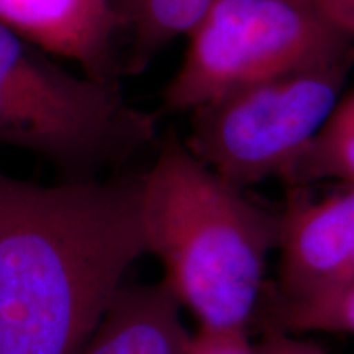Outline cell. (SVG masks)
Masks as SVG:
<instances>
[{
  "instance_id": "1",
  "label": "cell",
  "mask_w": 354,
  "mask_h": 354,
  "mask_svg": "<svg viewBox=\"0 0 354 354\" xmlns=\"http://www.w3.org/2000/svg\"><path fill=\"white\" fill-rule=\"evenodd\" d=\"M145 254L141 172L41 185L0 171V354H79Z\"/></svg>"
},
{
  "instance_id": "2",
  "label": "cell",
  "mask_w": 354,
  "mask_h": 354,
  "mask_svg": "<svg viewBox=\"0 0 354 354\" xmlns=\"http://www.w3.org/2000/svg\"><path fill=\"white\" fill-rule=\"evenodd\" d=\"M141 221L146 253L197 328L250 330L277 251L279 210L220 177L171 130L141 172Z\"/></svg>"
},
{
  "instance_id": "3",
  "label": "cell",
  "mask_w": 354,
  "mask_h": 354,
  "mask_svg": "<svg viewBox=\"0 0 354 354\" xmlns=\"http://www.w3.org/2000/svg\"><path fill=\"white\" fill-rule=\"evenodd\" d=\"M51 56L0 25V145L94 179L158 143L156 117L133 107L120 82L77 76Z\"/></svg>"
},
{
  "instance_id": "4",
  "label": "cell",
  "mask_w": 354,
  "mask_h": 354,
  "mask_svg": "<svg viewBox=\"0 0 354 354\" xmlns=\"http://www.w3.org/2000/svg\"><path fill=\"white\" fill-rule=\"evenodd\" d=\"M162 91L167 113H190L236 88L342 59L354 41L308 0H212Z\"/></svg>"
},
{
  "instance_id": "5",
  "label": "cell",
  "mask_w": 354,
  "mask_h": 354,
  "mask_svg": "<svg viewBox=\"0 0 354 354\" xmlns=\"http://www.w3.org/2000/svg\"><path fill=\"white\" fill-rule=\"evenodd\" d=\"M353 69L354 51L236 88L189 113L184 143L240 189L284 183L343 97Z\"/></svg>"
},
{
  "instance_id": "6",
  "label": "cell",
  "mask_w": 354,
  "mask_h": 354,
  "mask_svg": "<svg viewBox=\"0 0 354 354\" xmlns=\"http://www.w3.org/2000/svg\"><path fill=\"white\" fill-rule=\"evenodd\" d=\"M277 289L264 297L304 304L354 279V185L312 197L295 187L279 210Z\"/></svg>"
},
{
  "instance_id": "7",
  "label": "cell",
  "mask_w": 354,
  "mask_h": 354,
  "mask_svg": "<svg viewBox=\"0 0 354 354\" xmlns=\"http://www.w3.org/2000/svg\"><path fill=\"white\" fill-rule=\"evenodd\" d=\"M0 25L82 73L118 82L125 21L112 0H0Z\"/></svg>"
},
{
  "instance_id": "8",
  "label": "cell",
  "mask_w": 354,
  "mask_h": 354,
  "mask_svg": "<svg viewBox=\"0 0 354 354\" xmlns=\"http://www.w3.org/2000/svg\"><path fill=\"white\" fill-rule=\"evenodd\" d=\"M161 281L123 284L79 354H184L192 331Z\"/></svg>"
},
{
  "instance_id": "9",
  "label": "cell",
  "mask_w": 354,
  "mask_h": 354,
  "mask_svg": "<svg viewBox=\"0 0 354 354\" xmlns=\"http://www.w3.org/2000/svg\"><path fill=\"white\" fill-rule=\"evenodd\" d=\"M125 20L130 51L123 73H141L176 38L190 33L212 0H112Z\"/></svg>"
},
{
  "instance_id": "10",
  "label": "cell",
  "mask_w": 354,
  "mask_h": 354,
  "mask_svg": "<svg viewBox=\"0 0 354 354\" xmlns=\"http://www.w3.org/2000/svg\"><path fill=\"white\" fill-rule=\"evenodd\" d=\"M284 183L294 189L320 183L354 185V91L339 99Z\"/></svg>"
},
{
  "instance_id": "11",
  "label": "cell",
  "mask_w": 354,
  "mask_h": 354,
  "mask_svg": "<svg viewBox=\"0 0 354 354\" xmlns=\"http://www.w3.org/2000/svg\"><path fill=\"white\" fill-rule=\"evenodd\" d=\"M263 307L268 330L354 336V279L342 289L312 302L286 304L263 297L259 308Z\"/></svg>"
},
{
  "instance_id": "12",
  "label": "cell",
  "mask_w": 354,
  "mask_h": 354,
  "mask_svg": "<svg viewBox=\"0 0 354 354\" xmlns=\"http://www.w3.org/2000/svg\"><path fill=\"white\" fill-rule=\"evenodd\" d=\"M184 354H258L250 330L197 328L190 335Z\"/></svg>"
},
{
  "instance_id": "13",
  "label": "cell",
  "mask_w": 354,
  "mask_h": 354,
  "mask_svg": "<svg viewBox=\"0 0 354 354\" xmlns=\"http://www.w3.org/2000/svg\"><path fill=\"white\" fill-rule=\"evenodd\" d=\"M256 348L258 354H328L320 344L305 338V335L281 330H266Z\"/></svg>"
},
{
  "instance_id": "14",
  "label": "cell",
  "mask_w": 354,
  "mask_h": 354,
  "mask_svg": "<svg viewBox=\"0 0 354 354\" xmlns=\"http://www.w3.org/2000/svg\"><path fill=\"white\" fill-rule=\"evenodd\" d=\"M343 35L354 41V0H308Z\"/></svg>"
}]
</instances>
